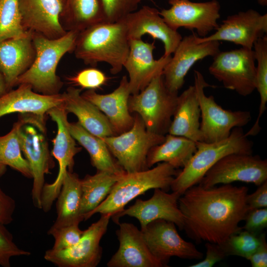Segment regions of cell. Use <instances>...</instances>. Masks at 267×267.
Instances as JSON below:
<instances>
[{"label":"cell","instance_id":"obj_1","mask_svg":"<svg viewBox=\"0 0 267 267\" xmlns=\"http://www.w3.org/2000/svg\"><path fill=\"white\" fill-rule=\"evenodd\" d=\"M248 191L246 186L231 183L209 188L196 184L188 188L178 201L187 235L197 242L221 244L242 230L239 224L249 211Z\"/></svg>","mask_w":267,"mask_h":267},{"label":"cell","instance_id":"obj_2","mask_svg":"<svg viewBox=\"0 0 267 267\" xmlns=\"http://www.w3.org/2000/svg\"><path fill=\"white\" fill-rule=\"evenodd\" d=\"M127 27L122 19L101 22L79 32L74 49L77 58L92 65L109 64L112 74L120 73L130 51Z\"/></svg>","mask_w":267,"mask_h":267},{"label":"cell","instance_id":"obj_3","mask_svg":"<svg viewBox=\"0 0 267 267\" xmlns=\"http://www.w3.org/2000/svg\"><path fill=\"white\" fill-rule=\"evenodd\" d=\"M79 32L70 30L56 39L32 33L35 58L29 68L19 77L16 86L27 84L34 91L44 94L59 93L62 84L56 74L57 65L64 54L74 51Z\"/></svg>","mask_w":267,"mask_h":267},{"label":"cell","instance_id":"obj_4","mask_svg":"<svg viewBox=\"0 0 267 267\" xmlns=\"http://www.w3.org/2000/svg\"><path fill=\"white\" fill-rule=\"evenodd\" d=\"M179 170L166 162L152 169L123 174L114 185L106 199L95 209L85 215L84 221L96 214H110L123 211L132 200L147 191L160 188L168 191Z\"/></svg>","mask_w":267,"mask_h":267},{"label":"cell","instance_id":"obj_5","mask_svg":"<svg viewBox=\"0 0 267 267\" xmlns=\"http://www.w3.org/2000/svg\"><path fill=\"white\" fill-rule=\"evenodd\" d=\"M196 151L174 178L171 189L180 196L197 184L207 171L219 160L232 153L252 154L254 143L242 127L233 128L229 136L214 142H195Z\"/></svg>","mask_w":267,"mask_h":267},{"label":"cell","instance_id":"obj_6","mask_svg":"<svg viewBox=\"0 0 267 267\" xmlns=\"http://www.w3.org/2000/svg\"><path fill=\"white\" fill-rule=\"evenodd\" d=\"M178 95L166 88L161 74L143 90L130 95L129 109L141 117L148 131L165 135L168 133Z\"/></svg>","mask_w":267,"mask_h":267},{"label":"cell","instance_id":"obj_7","mask_svg":"<svg viewBox=\"0 0 267 267\" xmlns=\"http://www.w3.org/2000/svg\"><path fill=\"white\" fill-rule=\"evenodd\" d=\"M134 116V122L129 130L116 135L100 137L127 173L148 169L147 157L149 151L165 138L164 135L148 131L137 114Z\"/></svg>","mask_w":267,"mask_h":267},{"label":"cell","instance_id":"obj_8","mask_svg":"<svg viewBox=\"0 0 267 267\" xmlns=\"http://www.w3.org/2000/svg\"><path fill=\"white\" fill-rule=\"evenodd\" d=\"M200 108L201 121L200 132L201 141L214 142L227 138L232 130L243 127L251 120L248 111H231L223 109L215 100L214 96H207L204 88L210 87L203 75L194 71V84Z\"/></svg>","mask_w":267,"mask_h":267},{"label":"cell","instance_id":"obj_9","mask_svg":"<svg viewBox=\"0 0 267 267\" xmlns=\"http://www.w3.org/2000/svg\"><path fill=\"white\" fill-rule=\"evenodd\" d=\"M67 114L64 103L52 108L47 112L57 127V134L52 140L51 154L58 163L59 171L53 182H45L44 185L41 195V209L44 212L50 210L59 193L67 171L73 172L74 157L81 151V148L76 146L75 139L70 133Z\"/></svg>","mask_w":267,"mask_h":267},{"label":"cell","instance_id":"obj_10","mask_svg":"<svg viewBox=\"0 0 267 267\" xmlns=\"http://www.w3.org/2000/svg\"><path fill=\"white\" fill-rule=\"evenodd\" d=\"M255 61L253 49L220 51L213 57L209 71L224 88L246 96L256 89Z\"/></svg>","mask_w":267,"mask_h":267},{"label":"cell","instance_id":"obj_11","mask_svg":"<svg viewBox=\"0 0 267 267\" xmlns=\"http://www.w3.org/2000/svg\"><path fill=\"white\" fill-rule=\"evenodd\" d=\"M45 121L38 119L23 125L18 132L21 151L28 161L33 179L32 199L34 206L41 209V195L44 176L50 173L54 163L50 154L46 133Z\"/></svg>","mask_w":267,"mask_h":267},{"label":"cell","instance_id":"obj_12","mask_svg":"<svg viewBox=\"0 0 267 267\" xmlns=\"http://www.w3.org/2000/svg\"><path fill=\"white\" fill-rule=\"evenodd\" d=\"M267 180V161L252 154L232 153L214 164L197 184L209 188L234 181L259 186Z\"/></svg>","mask_w":267,"mask_h":267},{"label":"cell","instance_id":"obj_13","mask_svg":"<svg viewBox=\"0 0 267 267\" xmlns=\"http://www.w3.org/2000/svg\"><path fill=\"white\" fill-rule=\"evenodd\" d=\"M111 215L101 214L98 221L84 230L79 241L63 250H47L44 258L58 267H95L100 263L102 248L100 240L106 233Z\"/></svg>","mask_w":267,"mask_h":267},{"label":"cell","instance_id":"obj_14","mask_svg":"<svg viewBox=\"0 0 267 267\" xmlns=\"http://www.w3.org/2000/svg\"><path fill=\"white\" fill-rule=\"evenodd\" d=\"M171 7L163 9L160 14L166 23L177 31L180 27L196 30L203 38L219 27L220 5L217 0L193 2L189 0H169Z\"/></svg>","mask_w":267,"mask_h":267},{"label":"cell","instance_id":"obj_15","mask_svg":"<svg viewBox=\"0 0 267 267\" xmlns=\"http://www.w3.org/2000/svg\"><path fill=\"white\" fill-rule=\"evenodd\" d=\"M140 230L150 252L164 267H168L173 257L188 260H200L203 257L192 243L179 235L173 222L158 219Z\"/></svg>","mask_w":267,"mask_h":267},{"label":"cell","instance_id":"obj_16","mask_svg":"<svg viewBox=\"0 0 267 267\" xmlns=\"http://www.w3.org/2000/svg\"><path fill=\"white\" fill-rule=\"evenodd\" d=\"M196 36L193 33L183 38L164 68V83L172 92L178 93L184 84L185 77L196 62L207 56L213 57L220 51V42L198 43Z\"/></svg>","mask_w":267,"mask_h":267},{"label":"cell","instance_id":"obj_17","mask_svg":"<svg viewBox=\"0 0 267 267\" xmlns=\"http://www.w3.org/2000/svg\"><path fill=\"white\" fill-rule=\"evenodd\" d=\"M267 32V14H262L251 9L228 16L214 34L203 38L196 36V40L198 43L226 41L253 49L255 42Z\"/></svg>","mask_w":267,"mask_h":267},{"label":"cell","instance_id":"obj_18","mask_svg":"<svg viewBox=\"0 0 267 267\" xmlns=\"http://www.w3.org/2000/svg\"><path fill=\"white\" fill-rule=\"evenodd\" d=\"M154 190L150 199H136L133 205L112 216L113 221L118 224L120 218L128 216L136 219L142 229L149 222L163 219L173 222L180 230L183 229V217L178 204L180 195L175 192L168 193L160 188Z\"/></svg>","mask_w":267,"mask_h":267},{"label":"cell","instance_id":"obj_19","mask_svg":"<svg viewBox=\"0 0 267 267\" xmlns=\"http://www.w3.org/2000/svg\"><path fill=\"white\" fill-rule=\"evenodd\" d=\"M22 25L26 31L56 39L67 31L60 18L64 16L66 0H18Z\"/></svg>","mask_w":267,"mask_h":267},{"label":"cell","instance_id":"obj_20","mask_svg":"<svg viewBox=\"0 0 267 267\" xmlns=\"http://www.w3.org/2000/svg\"><path fill=\"white\" fill-rule=\"evenodd\" d=\"M156 47L140 39H131L128 56L124 64L129 75V84L131 94L143 90L157 75L162 74L171 55H163L156 60L153 56Z\"/></svg>","mask_w":267,"mask_h":267},{"label":"cell","instance_id":"obj_21","mask_svg":"<svg viewBox=\"0 0 267 267\" xmlns=\"http://www.w3.org/2000/svg\"><path fill=\"white\" fill-rule=\"evenodd\" d=\"M127 27L130 39H140L145 35L161 41L165 56L171 55L182 38L171 28L155 8L145 5L122 19Z\"/></svg>","mask_w":267,"mask_h":267},{"label":"cell","instance_id":"obj_22","mask_svg":"<svg viewBox=\"0 0 267 267\" xmlns=\"http://www.w3.org/2000/svg\"><path fill=\"white\" fill-rule=\"evenodd\" d=\"M118 224L116 234L119 247L108 267H164L150 252L140 229L129 222Z\"/></svg>","mask_w":267,"mask_h":267},{"label":"cell","instance_id":"obj_23","mask_svg":"<svg viewBox=\"0 0 267 267\" xmlns=\"http://www.w3.org/2000/svg\"><path fill=\"white\" fill-rule=\"evenodd\" d=\"M131 94L126 75L122 78L118 87L109 93L101 94L94 89H88L81 94L105 115L116 135L129 130L133 125L134 116L128 107Z\"/></svg>","mask_w":267,"mask_h":267},{"label":"cell","instance_id":"obj_24","mask_svg":"<svg viewBox=\"0 0 267 267\" xmlns=\"http://www.w3.org/2000/svg\"><path fill=\"white\" fill-rule=\"evenodd\" d=\"M63 93L44 94L34 91L31 86L21 84L0 96V118L8 114H30L45 121L47 111L64 103Z\"/></svg>","mask_w":267,"mask_h":267},{"label":"cell","instance_id":"obj_25","mask_svg":"<svg viewBox=\"0 0 267 267\" xmlns=\"http://www.w3.org/2000/svg\"><path fill=\"white\" fill-rule=\"evenodd\" d=\"M33 33L0 41V73L7 90L16 86L19 77L32 64L35 56Z\"/></svg>","mask_w":267,"mask_h":267},{"label":"cell","instance_id":"obj_26","mask_svg":"<svg viewBox=\"0 0 267 267\" xmlns=\"http://www.w3.org/2000/svg\"><path fill=\"white\" fill-rule=\"evenodd\" d=\"M82 89L69 87L63 93L67 112L74 114L78 122L88 132L99 137L116 135L105 115L93 104L84 98Z\"/></svg>","mask_w":267,"mask_h":267},{"label":"cell","instance_id":"obj_27","mask_svg":"<svg viewBox=\"0 0 267 267\" xmlns=\"http://www.w3.org/2000/svg\"><path fill=\"white\" fill-rule=\"evenodd\" d=\"M200 108L195 86L178 95L176 108L168 134L201 141L200 132Z\"/></svg>","mask_w":267,"mask_h":267},{"label":"cell","instance_id":"obj_28","mask_svg":"<svg viewBox=\"0 0 267 267\" xmlns=\"http://www.w3.org/2000/svg\"><path fill=\"white\" fill-rule=\"evenodd\" d=\"M56 204L57 217L51 227H58L84 220L80 214L82 200L81 179L76 173L67 171Z\"/></svg>","mask_w":267,"mask_h":267},{"label":"cell","instance_id":"obj_29","mask_svg":"<svg viewBox=\"0 0 267 267\" xmlns=\"http://www.w3.org/2000/svg\"><path fill=\"white\" fill-rule=\"evenodd\" d=\"M69 128L73 138L88 151L97 171L120 175L126 173L100 137L88 132L78 122L69 123Z\"/></svg>","mask_w":267,"mask_h":267},{"label":"cell","instance_id":"obj_30","mask_svg":"<svg viewBox=\"0 0 267 267\" xmlns=\"http://www.w3.org/2000/svg\"><path fill=\"white\" fill-rule=\"evenodd\" d=\"M196 151L195 142L185 137L167 134L164 141L149 151L147 166L166 162L175 168H183Z\"/></svg>","mask_w":267,"mask_h":267},{"label":"cell","instance_id":"obj_31","mask_svg":"<svg viewBox=\"0 0 267 267\" xmlns=\"http://www.w3.org/2000/svg\"><path fill=\"white\" fill-rule=\"evenodd\" d=\"M38 119L32 114L22 115L14 123L9 132L4 135H0V160L1 162L28 178H32V175L28 161L22 155L18 132L25 124L34 122Z\"/></svg>","mask_w":267,"mask_h":267},{"label":"cell","instance_id":"obj_32","mask_svg":"<svg viewBox=\"0 0 267 267\" xmlns=\"http://www.w3.org/2000/svg\"><path fill=\"white\" fill-rule=\"evenodd\" d=\"M123 175L97 171L95 174L87 175L81 179L80 214L83 218L106 199L114 185Z\"/></svg>","mask_w":267,"mask_h":267},{"label":"cell","instance_id":"obj_33","mask_svg":"<svg viewBox=\"0 0 267 267\" xmlns=\"http://www.w3.org/2000/svg\"><path fill=\"white\" fill-rule=\"evenodd\" d=\"M64 16L70 30L79 32L105 21L99 0H66Z\"/></svg>","mask_w":267,"mask_h":267},{"label":"cell","instance_id":"obj_34","mask_svg":"<svg viewBox=\"0 0 267 267\" xmlns=\"http://www.w3.org/2000/svg\"><path fill=\"white\" fill-rule=\"evenodd\" d=\"M27 32L22 24L18 0H0V41Z\"/></svg>","mask_w":267,"mask_h":267},{"label":"cell","instance_id":"obj_35","mask_svg":"<svg viewBox=\"0 0 267 267\" xmlns=\"http://www.w3.org/2000/svg\"><path fill=\"white\" fill-rule=\"evenodd\" d=\"M256 66V89L260 97L259 114L256 122L259 123L266 111L267 102V37L265 35L259 39L254 44Z\"/></svg>","mask_w":267,"mask_h":267},{"label":"cell","instance_id":"obj_36","mask_svg":"<svg viewBox=\"0 0 267 267\" xmlns=\"http://www.w3.org/2000/svg\"><path fill=\"white\" fill-rule=\"evenodd\" d=\"M262 233L256 235L241 230L230 235L220 244L226 256H237L248 260L259 246Z\"/></svg>","mask_w":267,"mask_h":267},{"label":"cell","instance_id":"obj_37","mask_svg":"<svg viewBox=\"0 0 267 267\" xmlns=\"http://www.w3.org/2000/svg\"><path fill=\"white\" fill-rule=\"evenodd\" d=\"M105 22L119 21L136 10L145 0H99ZM152 1V0H148Z\"/></svg>","mask_w":267,"mask_h":267},{"label":"cell","instance_id":"obj_38","mask_svg":"<svg viewBox=\"0 0 267 267\" xmlns=\"http://www.w3.org/2000/svg\"><path fill=\"white\" fill-rule=\"evenodd\" d=\"M79 224L73 223L58 227L51 226L47 234L53 236L54 239L52 249L60 250L76 245L80 240L84 232V230L79 228Z\"/></svg>","mask_w":267,"mask_h":267},{"label":"cell","instance_id":"obj_39","mask_svg":"<svg viewBox=\"0 0 267 267\" xmlns=\"http://www.w3.org/2000/svg\"><path fill=\"white\" fill-rule=\"evenodd\" d=\"M30 255V252L21 249L15 244L5 225L0 223V266L10 267L11 258Z\"/></svg>","mask_w":267,"mask_h":267},{"label":"cell","instance_id":"obj_40","mask_svg":"<svg viewBox=\"0 0 267 267\" xmlns=\"http://www.w3.org/2000/svg\"><path fill=\"white\" fill-rule=\"evenodd\" d=\"M68 80L72 84L82 88L94 90L105 85L108 78L101 70L94 68H89L79 71Z\"/></svg>","mask_w":267,"mask_h":267},{"label":"cell","instance_id":"obj_41","mask_svg":"<svg viewBox=\"0 0 267 267\" xmlns=\"http://www.w3.org/2000/svg\"><path fill=\"white\" fill-rule=\"evenodd\" d=\"M244 230L259 235L267 227V208L254 209L248 211L245 218Z\"/></svg>","mask_w":267,"mask_h":267},{"label":"cell","instance_id":"obj_42","mask_svg":"<svg viewBox=\"0 0 267 267\" xmlns=\"http://www.w3.org/2000/svg\"><path fill=\"white\" fill-rule=\"evenodd\" d=\"M205 248L206 252L205 259L200 262L189 266V267H211L227 257L220 244L207 242Z\"/></svg>","mask_w":267,"mask_h":267},{"label":"cell","instance_id":"obj_43","mask_svg":"<svg viewBox=\"0 0 267 267\" xmlns=\"http://www.w3.org/2000/svg\"><path fill=\"white\" fill-rule=\"evenodd\" d=\"M16 207L15 201L0 187V223L7 225L13 221Z\"/></svg>","mask_w":267,"mask_h":267},{"label":"cell","instance_id":"obj_44","mask_svg":"<svg viewBox=\"0 0 267 267\" xmlns=\"http://www.w3.org/2000/svg\"><path fill=\"white\" fill-rule=\"evenodd\" d=\"M258 186L255 192L247 195L246 203L249 211L267 207V180Z\"/></svg>","mask_w":267,"mask_h":267},{"label":"cell","instance_id":"obj_45","mask_svg":"<svg viewBox=\"0 0 267 267\" xmlns=\"http://www.w3.org/2000/svg\"><path fill=\"white\" fill-rule=\"evenodd\" d=\"M248 260L250 261L252 267H267V243L265 233H262L259 246Z\"/></svg>","mask_w":267,"mask_h":267},{"label":"cell","instance_id":"obj_46","mask_svg":"<svg viewBox=\"0 0 267 267\" xmlns=\"http://www.w3.org/2000/svg\"><path fill=\"white\" fill-rule=\"evenodd\" d=\"M7 89L1 74L0 73V96L7 92Z\"/></svg>","mask_w":267,"mask_h":267},{"label":"cell","instance_id":"obj_47","mask_svg":"<svg viewBox=\"0 0 267 267\" xmlns=\"http://www.w3.org/2000/svg\"><path fill=\"white\" fill-rule=\"evenodd\" d=\"M6 166L3 164L0 160V178L2 177L6 171Z\"/></svg>","mask_w":267,"mask_h":267},{"label":"cell","instance_id":"obj_48","mask_svg":"<svg viewBox=\"0 0 267 267\" xmlns=\"http://www.w3.org/2000/svg\"><path fill=\"white\" fill-rule=\"evenodd\" d=\"M258 2L262 6H266L267 5V0H258Z\"/></svg>","mask_w":267,"mask_h":267}]
</instances>
